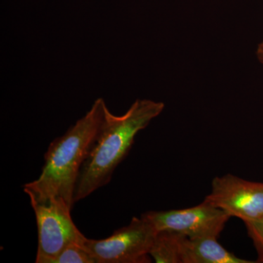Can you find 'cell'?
<instances>
[{
	"instance_id": "1",
	"label": "cell",
	"mask_w": 263,
	"mask_h": 263,
	"mask_svg": "<svg viewBox=\"0 0 263 263\" xmlns=\"http://www.w3.org/2000/svg\"><path fill=\"white\" fill-rule=\"evenodd\" d=\"M107 108L103 99L98 98L84 117L50 143L39 177L24 185L29 199L45 201L60 197L72 209L79 173L100 133Z\"/></svg>"
},
{
	"instance_id": "2",
	"label": "cell",
	"mask_w": 263,
	"mask_h": 263,
	"mask_svg": "<svg viewBox=\"0 0 263 263\" xmlns=\"http://www.w3.org/2000/svg\"><path fill=\"white\" fill-rule=\"evenodd\" d=\"M164 108L162 102L150 100H137L122 116L114 115L106 108L103 125L79 173L75 203L110 182L114 171L133 146L135 137Z\"/></svg>"
},
{
	"instance_id": "3",
	"label": "cell",
	"mask_w": 263,
	"mask_h": 263,
	"mask_svg": "<svg viewBox=\"0 0 263 263\" xmlns=\"http://www.w3.org/2000/svg\"><path fill=\"white\" fill-rule=\"evenodd\" d=\"M29 200L37 226L35 262L51 263L67 246L71 243L84 245L86 238L72 221V209L64 199L55 197L45 201Z\"/></svg>"
},
{
	"instance_id": "4",
	"label": "cell",
	"mask_w": 263,
	"mask_h": 263,
	"mask_svg": "<svg viewBox=\"0 0 263 263\" xmlns=\"http://www.w3.org/2000/svg\"><path fill=\"white\" fill-rule=\"evenodd\" d=\"M157 230L143 216L101 240L86 238L85 247L98 263L150 262L149 252Z\"/></svg>"
},
{
	"instance_id": "5",
	"label": "cell",
	"mask_w": 263,
	"mask_h": 263,
	"mask_svg": "<svg viewBox=\"0 0 263 263\" xmlns=\"http://www.w3.org/2000/svg\"><path fill=\"white\" fill-rule=\"evenodd\" d=\"M157 231L169 230L190 239L218 238L230 216L206 200L196 206L177 210L148 212L141 215Z\"/></svg>"
},
{
	"instance_id": "6",
	"label": "cell",
	"mask_w": 263,
	"mask_h": 263,
	"mask_svg": "<svg viewBox=\"0 0 263 263\" xmlns=\"http://www.w3.org/2000/svg\"><path fill=\"white\" fill-rule=\"evenodd\" d=\"M205 200L245 223L263 217V183L224 175L213 179L212 192Z\"/></svg>"
},
{
	"instance_id": "7",
	"label": "cell",
	"mask_w": 263,
	"mask_h": 263,
	"mask_svg": "<svg viewBox=\"0 0 263 263\" xmlns=\"http://www.w3.org/2000/svg\"><path fill=\"white\" fill-rule=\"evenodd\" d=\"M236 257L218 243L217 238L190 239L185 237L182 247V263H252Z\"/></svg>"
},
{
	"instance_id": "8",
	"label": "cell",
	"mask_w": 263,
	"mask_h": 263,
	"mask_svg": "<svg viewBox=\"0 0 263 263\" xmlns=\"http://www.w3.org/2000/svg\"><path fill=\"white\" fill-rule=\"evenodd\" d=\"M185 237L169 230L157 231L149 255L157 263H182V247Z\"/></svg>"
},
{
	"instance_id": "9",
	"label": "cell",
	"mask_w": 263,
	"mask_h": 263,
	"mask_svg": "<svg viewBox=\"0 0 263 263\" xmlns=\"http://www.w3.org/2000/svg\"><path fill=\"white\" fill-rule=\"evenodd\" d=\"M51 263H98L84 245L71 243L57 256Z\"/></svg>"
},
{
	"instance_id": "10",
	"label": "cell",
	"mask_w": 263,
	"mask_h": 263,
	"mask_svg": "<svg viewBox=\"0 0 263 263\" xmlns=\"http://www.w3.org/2000/svg\"><path fill=\"white\" fill-rule=\"evenodd\" d=\"M245 224L258 254L256 262L263 263V217L257 220L247 221Z\"/></svg>"
},
{
	"instance_id": "11",
	"label": "cell",
	"mask_w": 263,
	"mask_h": 263,
	"mask_svg": "<svg viewBox=\"0 0 263 263\" xmlns=\"http://www.w3.org/2000/svg\"><path fill=\"white\" fill-rule=\"evenodd\" d=\"M256 54H257L259 61L263 65V41L259 43L258 46H257Z\"/></svg>"
}]
</instances>
